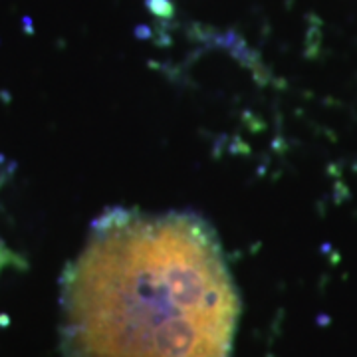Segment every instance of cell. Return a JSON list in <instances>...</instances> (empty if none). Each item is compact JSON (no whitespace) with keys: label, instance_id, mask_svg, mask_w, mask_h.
<instances>
[{"label":"cell","instance_id":"6da1fadb","mask_svg":"<svg viewBox=\"0 0 357 357\" xmlns=\"http://www.w3.org/2000/svg\"><path fill=\"white\" fill-rule=\"evenodd\" d=\"M241 298L191 213L112 208L62 280L66 357H232Z\"/></svg>","mask_w":357,"mask_h":357},{"label":"cell","instance_id":"7a4b0ae2","mask_svg":"<svg viewBox=\"0 0 357 357\" xmlns=\"http://www.w3.org/2000/svg\"><path fill=\"white\" fill-rule=\"evenodd\" d=\"M10 264H18V260H16L13 256V252L6 248V244L0 241V272H2L4 268L10 266Z\"/></svg>","mask_w":357,"mask_h":357}]
</instances>
